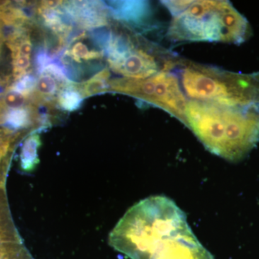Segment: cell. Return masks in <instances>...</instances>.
<instances>
[{
	"label": "cell",
	"instance_id": "10",
	"mask_svg": "<svg viewBox=\"0 0 259 259\" xmlns=\"http://www.w3.org/2000/svg\"><path fill=\"white\" fill-rule=\"evenodd\" d=\"M40 145V135L34 131L24 141L20 151V167L23 171H31L38 164Z\"/></svg>",
	"mask_w": 259,
	"mask_h": 259
},
{
	"label": "cell",
	"instance_id": "9",
	"mask_svg": "<svg viewBox=\"0 0 259 259\" xmlns=\"http://www.w3.org/2000/svg\"><path fill=\"white\" fill-rule=\"evenodd\" d=\"M52 75L42 73L37 80L36 88L31 95V104H42L52 102L54 97L58 95L62 85Z\"/></svg>",
	"mask_w": 259,
	"mask_h": 259
},
{
	"label": "cell",
	"instance_id": "8",
	"mask_svg": "<svg viewBox=\"0 0 259 259\" xmlns=\"http://www.w3.org/2000/svg\"><path fill=\"white\" fill-rule=\"evenodd\" d=\"M37 123L36 115L32 105L23 108L9 110L5 114L3 126L5 129L15 132L20 130L28 128Z\"/></svg>",
	"mask_w": 259,
	"mask_h": 259
},
{
	"label": "cell",
	"instance_id": "15",
	"mask_svg": "<svg viewBox=\"0 0 259 259\" xmlns=\"http://www.w3.org/2000/svg\"><path fill=\"white\" fill-rule=\"evenodd\" d=\"M37 80L35 76L27 74L20 79L15 81L14 83L9 87V89L27 96H31L36 88Z\"/></svg>",
	"mask_w": 259,
	"mask_h": 259
},
{
	"label": "cell",
	"instance_id": "7",
	"mask_svg": "<svg viewBox=\"0 0 259 259\" xmlns=\"http://www.w3.org/2000/svg\"><path fill=\"white\" fill-rule=\"evenodd\" d=\"M107 7L114 18L128 23H141L151 13L149 4L146 2H112Z\"/></svg>",
	"mask_w": 259,
	"mask_h": 259
},
{
	"label": "cell",
	"instance_id": "14",
	"mask_svg": "<svg viewBox=\"0 0 259 259\" xmlns=\"http://www.w3.org/2000/svg\"><path fill=\"white\" fill-rule=\"evenodd\" d=\"M64 55L68 56L71 60L81 63V61H93L102 59L104 52L94 49L90 50L88 46L85 45L83 42L78 41L67 49Z\"/></svg>",
	"mask_w": 259,
	"mask_h": 259
},
{
	"label": "cell",
	"instance_id": "13",
	"mask_svg": "<svg viewBox=\"0 0 259 259\" xmlns=\"http://www.w3.org/2000/svg\"><path fill=\"white\" fill-rule=\"evenodd\" d=\"M31 105V96H27L15 90H8L0 97V112H7Z\"/></svg>",
	"mask_w": 259,
	"mask_h": 259
},
{
	"label": "cell",
	"instance_id": "2",
	"mask_svg": "<svg viewBox=\"0 0 259 259\" xmlns=\"http://www.w3.org/2000/svg\"><path fill=\"white\" fill-rule=\"evenodd\" d=\"M183 123L211 153L240 161L259 143V104L229 106L187 100Z\"/></svg>",
	"mask_w": 259,
	"mask_h": 259
},
{
	"label": "cell",
	"instance_id": "16",
	"mask_svg": "<svg viewBox=\"0 0 259 259\" xmlns=\"http://www.w3.org/2000/svg\"><path fill=\"white\" fill-rule=\"evenodd\" d=\"M13 76L15 81L28 74L31 65V56H13Z\"/></svg>",
	"mask_w": 259,
	"mask_h": 259
},
{
	"label": "cell",
	"instance_id": "18",
	"mask_svg": "<svg viewBox=\"0 0 259 259\" xmlns=\"http://www.w3.org/2000/svg\"><path fill=\"white\" fill-rule=\"evenodd\" d=\"M12 5L10 1H5V0H0V11L7 9L8 7Z\"/></svg>",
	"mask_w": 259,
	"mask_h": 259
},
{
	"label": "cell",
	"instance_id": "11",
	"mask_svg": "<svg viewBox=\"0 0 259 259\" xmlns=\"http://www.w3.org/2000/svg\"><path fill=\"white\" fill-rule=\"evenodd\" d=\"M110 70L105 68L85 82L78 83L83 98L110 92Z\"/></svg>",
	"mask_w": 259,
	"mask_h": 259
},
{
	"label": "cell",
	"instance_id": "12",
	"mask_svg": "<svg viewBox=\"0 0 259 259\" xmlns=\"http://www.w3.org/2000/svg\"><path fill=\"white\" fill-rule=\"evenodd\" d=\"M83 99L78 83L69 82L61 88L56 100L59 106L64 111L71 112L81 107Z\"/></svg>",
	"mask_w": 259,
	"mask_h": 259
},
{
	"label": "cell",
	"instance_id": "4",
	"mask_svg": "<svg viewBox=\"0 0 259 259\" xmlns=\"http://www.w3.org/2000/svg\"><path fill=\"white\" fill-rule=\"evenodd\" d=\"M181 86L191 100L229 106L259 104V72L243 74L181 60Z\"/></svg>",
	"mask_w": 259,
	"mask_h": 259
},
{
	"label": "cell",
	"instance_id": "6",
	"mask_svg": "<svg viewBox=\"0 0 259 259\" xmlns=\"http://www.w3.org/2000/svg\"><path fill=\"white\" fill-rule=\"evenodd\" d=\"M64 10L83 28H102L108 24V7L97 2H69L64 3Z\"/></svg>",
	"mask_w": 259,
	"mask_h": 259
},
{
	"label": "cell",
	"instance_id": "20",
	"mask_svg": "<svg viewBox=\"0 0 259 259\" xmlns=\"http://www.w3.org/2000/svg\"><path fill=\"white\" fill-rule=\"evenodd\" d=\"M3 42H4L3 40H0V53H1L2 47H3Z\"/></svg>",
	"mask_w": 259,
	"mask_h": 259
},
{
	"label": "cell",
	"instance_id": "19",
	"mask_svg": "<svg viewBox=\"0 0 259 259\" xmlns=\"http://www.w3.org/2000/svg\"><path fill=\"white\" fill-rule=\"evenodd\" d=\"M2 25H3V23H2L1 20H0V40H3V34H2Z\"/></svg>",
	"mask_w": 259,
	"mask_h": 259
},
{
	"label": "cell",
	"instance_id": "17",
	"mask_svg": "<svg viewBox=\"0 0 259 259\" xmlns=\"http://www.w3.org/2000/svg\"><path fill=\"white\" fill-rule=\"evenodd\" d=\"M10 150L5 149V148H0V165L3 163L5 158L7 155L9 153Z\"/></svg>",
	"mask_w": 259,
	"mask_h": 259
},
{
	"label": "cell",
	"instance_id": "3",
	"mask_svg": "<svg viewBox=\"0 0 259 259\" xmlns=\"http://www.w3.org/2000/svg\"><path fill=\"white\" fill-rule=\"evenodd\" d=\"M172 18L167 35L174 42L238 44L252 35L248 20L224 0L163 1Z\"/></svg>",
	"mask_w": 259,
	"mask_h": 259
},
{
	"label": "cell",
	"instance_id": "5",
	"mask_svg": "<svg viewBox=\"0 0 259 259\" xmlns=\"http://www.w3.org/2000/svg\"><path fill=\"white\" fill-rule=\"evenodd\" d=\"M110 92L134 97L140 101L159 107L184 122L187 100L180 79L171 71H161L144 79L110 80Z\"/></svg>",
	"mask_w": 259,
	"mask_h": 259
},
{
	"label": "cell",
	"instance_id": "1",
	"mask_svg": "<svg viewBox=\"0 0 259 259\" xmlns=\"http://www.w3.org/2000/svg\"><path fill=\"white\" fill-rule=\"evenodd\" d=\"M109 243L131 259H214L194 236L183 211L165 196L131 207L110 233Z\"/></svg>",
	"mask_w": 259,
	"mask_h": 259
}]
</instances>
